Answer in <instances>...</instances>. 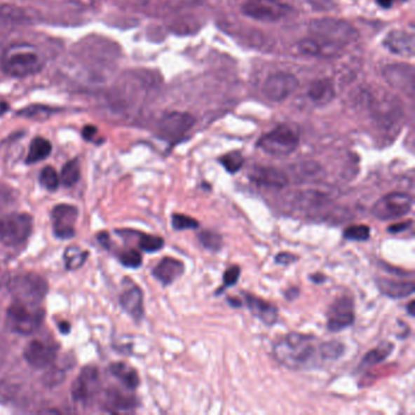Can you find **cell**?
<instances>
[{"instance_id": "obj_10", "label": "cell", "mask_w": 415, "mask_h": 415, "mask_svg": "<svg viewBox=\"0 0 415 415\" xmlns=\"http://www.w3.org/2000/svg\"><path fill=\"white\" fill-rule=\"evenodd\" d=\"M289 13V8L278 0H249L243 6V14L251 19L275 22Z\"/></svg>"}, {"instance_id": "obj_49", "label": "cell", "mask_w": 415, "mask_h": 415, "mask_svg": "<svg viewBox=\"0 0 415 415\" xmlns=\"http://www.w3.org/2000/svg\"><path fill=\"white\" fill-rule=\"evenodd\" d=\"M228 304L231 306V307H234V308H239L243 306V302H241L240 299H236V297H228Z\"/></svg>"}, {"instance_id": "obj_1", "label": "cell", "mask_w": 415, "mask_h": 415, "mask_svg": "<svg viewBox=\"0 0 415 415\" xmlns=\"http://www.w3.org/2000/svg\"><path fill=\"white\" fill-rule=\"evenodd\" d=\"M320 345L322 341L314 335L289 332L274 343L273 355L287 369H315L324 363Z\"/></svg>"}, {"instance_id": "obj_26", "label": "cell", "mask_w": 415, "mask_h": 415, "mask_svg": "<svg viewBox=\"0 0 415 415\" xmlns=\"http://www.w3.org/2000/svg\"><path fill=\"white\" fill-rule=\"evenodd\" d=\"M110 372L115 375L116 378L120 379L121 381L125 383V388L130 390H135L138 388L140 383L138 373L130 365H125L123 362H117L110 365Z\"/></svg>"}, {"instance_id": "obj_17", "label": "cell", "mask_w": 415, "mask_h": 415, "mask_svg": "<svg viewBox=\"0 0 415 415\" xmlns=\"http://www.w3.org/2000/svg\"><path fill=\"white\" fill-rule=\"evenodd\" d=\"M249 178L254 184L267 189L280 190L289 185V177L277 167H252L249 172Z\"/></svg>"}, {"instance_id": "obj_27", "label": "cell", "mask_w": 415, "mask_h": 415, "mask_svg": "<svg viewBox=\"0 0 415 415\" xmlns=\"http://www.w3.org/2000/svg\"><path fill=\"white\" fill-rule=\"evenodd\" d=\"M51 154V144L48 142L46 139L37 137L32 140V143L29 145V150H28L27 158H26V163L28 165H33L37 162L46 160V157Z\"/></svg>"}, {"instance_id": "obj_8", "label": "cell", "mask_w": 415, "mask_h": 415, "mask_svg": "<svg viewBox=\"0 0 415 415\" xmlns=\"http://www.w3.org/2000/svg\"><path fill=\"white\" fill-rule=\"evenodd\" d=\"M32 217L27 213H11L0 219V241L6 246H18L32 234Z\"/></svg>"}, {"instance_id": "obj_22", "label": "cell", "mask_w": 415, "mask_h": 415, "mask_svg": "<svg viewBox=\"0 0 415 415\" xmlns=\"http://www.w3.org/2000/svg\"><path fill=\"white\" fill-rule=\"evenodd\" d=\"M120 304L122 308L125 309L127 313L134 320H140L144 317V296L143 291L140 290L138 286H130L127 287L120 296Z\"/></svg>"}, {"instance_id": "obj_23", "label": "cell", "mask_w": 415, "mask_h": 415, "mask_svg": "<svg viewBox=\"0 0 415 415\" xmlns=\"http://www.w3.org/2000/svg\"><path fill=\"white\" fill-rule=\"evenodd\" d=\"M299 49L302 54L308 56H330L336 55L337 50H340V46H334L328 42H324L318 38H305L299 43Z\"/></svg>"}, {"instance_id": "obj_31", "label": "cell", "mask_w": 415, "mask_h": 415, "mask_svg": "<svg viewBox=\"0 0 415 415\" xmlns=\"http://www.w3.org/2000/svg\"><path fill=\"white\" fill-rule=\"evenodd\" d=\"M81 178V168L77 160H71L61 170L60 180L65 186H74Z\"/></svg>"}, {"instance_id": "obj_33", "label": "cell", "mask_w": 415, "mask_h": 415, "mask_svg": "<svg viewBox=\"0 0 415 415\" xmlns=\"http://www.w3.org/2000/svg\"><path fill=\"white\" fill-rule=\"evenodd\" d=\"M219 163H221L222 166L224 167V170L228 173L236 175L244 166L245 158L240 151H231V153L223 155L219 158Z\"/></svg>"}, {"instance_id": "obj_43", "label": "cell", "mask_w": 415, "mask_h": 415, "mask_svg": "<svg viewBox=\"0 0 415 415\" xmlns=\"http://www.w3.org/2000/svg\"><path fill=\"white\" fill-rule=\"evenodd\" d=\"M411 226H413L411 221L400 222V223H395L393 226H388V231L391 234H400L402 231H408L409 228H411Z\"/></svg>"}, {"instance_id": "obj_6", "label": "cell", "mask_w": 415, "mask_h": 415, "mask_svg": "<svg viewBox=\"0 0 415 415\" xmlns=\"http://www.w3.org/2000/svg\"><path fill=\"white\" fill-rule=\"evenodd\" d=\"M10 292L15 301L38 306L48 294V283L36 273H25L10 282Z\"/></svg>"}, {"instance_id": "obj_7", "label": "cell", "mask_w": 415, "mask_h": 415, "mask_svg": "<svg viewBox=\"0 0 415 415\" xmlns=\"http://www.w3.org/2000/svg\"><path fill=\"white\" fill-rule=\"evenodd\" d=\"M414 198L408 193H390L379 198L372 208V216L379 221H391L411 212Z\"/></svg>"}, {"instance_id": "obj_34", "label": "cell", "mask_w": 415, "mask_h": 415, "mask_svg": "<svg viewBox=\"0 0 415 415\" xmlns=\"http://www.w3.org/2000/svg\"><path fill=\"white\" fill-rule=\"evenodd\" d=\"M198 239L200 244L203 245L205 249L212 252H218L223 247V238L213 231H203L198 234Z\"/></svg>"}, {"instance_id": "obj_51", "label": "cell", "mask_w": 415, "mask_h": 415, "mask_svg": "<svg viewBox=\"0 0 415 415\" xmlns=\"http://www.w3.org/2000/svg\"><path fill=\"white\" fill-rule=\"evenodd\" d=\"M59 330H60L62 334H69V330H71V328H69V324L67 323V322H61V323L59 324Z\"/></svg>"}, {"instance_id": "obj_15", "label": "cell", "mask_w": 415, "mask_h": 415, "mask_svg": "<svg viewBox=\"0 0 415 415\" xmlns=\"http://www.w3.org/2000/svg\"><path fill=\"white\" fill-rule=\"evenodd\" d=\"M383 76L391 87L414 97V67L407 64H393L383 69Z\"/></svg>"}, {"instance_id": "obj_35", "label": "cell", "mask_w": 415, "mask_h": 415, "mask_svg": "<svg viewBox=\"0 0 415 415\" xmlns=\"http://www.w3.org/2000/svg\"><path fill=\"white\" fill-rule=\"evenodd\" d=\"M109 403L117 411H128L137 407V401L133 397L125 396L123 393L112 391L109 393Z\"/></svg>"}, {"instance_id": "obj_28", "label": "cell", "mask_w": 415, "mask_h": 415, "mask_svg": "<svg viewBox=\"0 0 415 415\" xmlns=\"http://www.w3.org/2000/svg\"><path fill=\"white\" fill-rule=\"evenodd\" d=\"M88 256H89L88 251H84L79 246H69L66 249L65 254H64L66 268L69 271L79 269L86 263Z\"/></svg>"}, {"instance_id": "obj_29", "label": "cell", "mask_w": 415, "mask_h": 415, "mask_svg": "<svg viewBox=\"0 0 415 415\" xmlns=\"http://www.w3.org/2000/svg\"><path fill=\"white\" fill-rule=\"evenodd\" d=\"M294 173L297 179L312 180L317 178L319 179L320 175H323V168L317 162L306 161L297 165Z\"/></svg>"}, {"instance_id": "obj_4", "label": "cell", "mask_w": 415, "mask_h": 415, "mask_svg": "<svg viewBox=\"0 0 415 415\" xmlns=\"http://www.w3.org/2000/svg\"><path fill=\"white\" fill-rule=\"evenodd\" d=\"M44 317V309L15 301L6 312V325L11 332L16 334L31 335L41 328Z\"/></svg>"}, {"instance_id": "obj_9", "label": "cell", "mask_w": 415, "mask_h": 415, "mask_svg": "<svg viewBox=\"0 0 415 415\" xmlns=\"http://www.w3.org/2000/svg\"><path fill=\"white\" fill-rule=\"evenodd\" d=\"M355 320V301L350 296L336 297L328 309L327 329L330 332H343Z\"/></svg>"}, {"instance_id": "obj_52", "label": "cell", "mask_w": 415, "mask_h": 415, "mask_svg": "<svg viewBox=\"0 0 415 415\" xmlns=\"http://www.w3.org/2000/svg\"><path fill=\"white\" fill-rule=\"evenodd\" d=\"M9 111V105L4 102H0V116L5 115Z\"/></svg>"}, {"instance_id": "obj_36", "label": "cell", "mask_w": 415, "mask_h": 415, "mask_svg": "<svg viewBox=\"0 0 415 415\" xmlns=\"http://www.w3.org/2000/svg\"><path fill=\"white\" fill-rule=\"evenodd\" d=\"M39 183L48 191H55L60 185V178L55 168L51 166L44 167L39 175Z\"/></svg>"}, {"instance_id": "obj_44", "label": "cell", "mask_w": 415, "mask_h": 415, "mask_svg": "<svg viewBox=\"0 0 415 415\" xmlns=\"http://www.w3.org/2000/svg\"><path fill=\"white\" fill-rule=\"evenodd\" d=\"M307 4L311 5L312 8L317 10L330 9L332 6V0H306Z\"/></svg>"}, {"instance_id": "obj_11", "label": "cell", "mask_w": 415, "mask_h": 415, "mask_svg": "<svg viewBox=\"0 0 415 415\" xmlns=\"http://www.w3.org/2000/svg\"><path fill=\"white\" fill-rule=\"evenodd\" d=\"M299 87V79L287 72H277L268 77L263 86L264 95L272 102H284Z\"/></svg>"}, {"instance_id": "obj_37", "label": "cell", "mask_w": 415, "mask_h": 415, "mask_svg": "<svg viewBox=\"0 0 415 415\" xmlns=\"http://www.w3.org/2000/svg\"><path fill=\"white\" fill-rule=\"evenodd\" d=\"M343 238L348 241L369 240L370 228L365 224H353L343 231Z\"/></svg>"}, {"instance_id": "obj_50", "label": "cell", "mask_w": 415, "mask_h": 415, "mask_svg": "<svg viewBox=\"0 0 415 415\" xmlns=\"http://www.w3.org/2000/svg\"><path fill=\"white\" fill-rule=\"evenodd\" d=\"M376 3L383 9H390L393 6V0H376Z\"/></svg>"}, {"instance_id": "obj_53", "label": "cell", "mask_w": 415, "mask_h": 415, "mask_svg": "<svg viewBox=\"0 0 415 415\" xmlns=\"http://www.w3.org/2000/svg\"><path fill=\"white\" fill-rule=\"evenodd\" d=\"M413 306H414V301H411V302H409V305H408V307H407V309H408V313H409V315H411V317H414L415 315L414 309H413Z\"/></svg>"}, {"instance_id": "obj_19", "label": "cell", "mask_w": 415, "mask_h": 415, "mask_svg": "<svg viewBox=\"0 0 415 415\" xmlns=\"http://www.w3.org/2000/svg\"><path fill=\"white\" fill-rule=\"evenodd\" d=\"M184 274V263L173 257H165L153 269V275L162 285L168 286Z\"/></svg>"}, {"instance_id": "obj_46", "label": "cell", "mask_w": 415, "mask_h": 415, "mask_svg": "<svg viewBox=\"0 0 415 415\" xmlns=\"http://www.w3.org/2000/svg\"><path fill=\"white\" fill-rule=\"evenodd\" d=\"M309 279L312 280V282L315 283V284H323V283L327 282V277L322 274V273H314V274H311L309 275Z\"/></svg>"}, {"instance_id": "obj_3", "label": "cell", "mask_w": 415, "mask_h": 415, "mask_svg": "<svg viewBox=\"0 0 415 415\" xmlns=\"http://www.w3.org/2000/svg\"><path fill=\"white\" fill-rule=\"evenodd\" d=\"M309 32L314 37L340 48L355 42L360 37L358 31L350 22L332 18L313 20L309 23Z\"/></svg>"}, {"instance_id": "obj_18", "label": "cell", "mask_w": 415, "mask_h": 415, "mask_svg": "<svg viewBox=\"0 0 415 415\" xmlns=\"http://www.w3.org/2000/svg\"><path fill=\"white\" fill-rule=\"evenodd\" d=\"M241 294L244 296L245 304L247 306V308L256 318H259L267 327H272L277 323L279 312L272 302H268L261 297H257L249 292H245V291H243Z\"/></svg>"}, {"instance_id": "obj_30", "label": "cell", "mask_w": 415, "mask_h": 415, "mask_svg": "<svg viewBox=\"0 0 415 415\" xmlns=\"http://www.w3.org/2000/svg\"><path fill=\"white\" fill-rule=\"evenodd\" d=\"M137 236H138L139 249L144 252L153 254L160 251L165 246V240L160 236L145 234V233H137Z\"/></svg>"}, {"instance_id": "obj_13", "label": "cell", "mask_w": 415, "mask_h": 415, "mask_svg": "<svg viewBox=\"0 0 415 415\" xmlns=\"http://www.w3.org/2000/svg\"><path fill=\"white\" fill-rule=\"evenodd\" d=\"M23 357L28 365L36 369L48 368L55 362L57 357V346L50 342L32 340L28 342L27 346L23 351Z\"/></svg>"}, {"instance_id": "obj_21", "label": "cell", "mask_w": 415, "mask_h": 415, "mask_svg": "<svg viewBox=\"0 0 415 415\" xmlns=\"http://www.w3.org/2000/svg\"><path fill=\"white\" fill-rule=\"evenodd\" d=\"M376 286L383 295L390 299H406L414 294L415 285L413 280H398V279H388V278H378Z\"/></svg>"}, {"instance_id": "obj_5", "label": "cell", "mask_w": 415, "mask_h": 415, "mask_svg": "<svg viewBox=\"0 0 415 415\" xmlns=\"http://www.w3.org/2000/svg\"><path fill=\"white\" fill-rule=\"evenodd\" d=\"M299 144L300 137L297 130L289 125H282L264 134L259 139L257 147L271 156L285 157L294 153Z\"/></svg>"}, {"instance_id": "obj_39", "label": "cell", "mask_w": 415, "mask_h": 415, "mask_svg": "<svg viewBox=\"0 0 415 415\" xmlns=\"http://www.w3.org/2000/svg\"><path fill=\"white\" fill-rule=\"evenodd\" d=\"M55 112H57V110L51 109V107H43V105H31V107H25L23 110L19 111L18 115L36 120V118H46Z\"/></svg>"}, {"instance_id": "obj_16", "label": "cell", "mask_w": 415, "mask_h": 415, "mask_svg": "<svg viewBox=\"0 0 415 415\" xmlns=\"http://www.w3.org/2000/svg\"><path fill=\"white\" fill-rule=\"evenodd\" d=\"M100 386L99 372L94 367H84L71 388V396L76 402H86L97 393Z\"/></svg>"}, {"instance_id": "obj_45", "label": "cell", "mask_w": 415, "mask_h": 415, "mask_svg": "<svg viewBox=\"0 0 415 415\" xmlns=\"http://www.w3.org/2000/svg\"><path fill=\"white\" fill-rule=\"evenodd\" d=\"M97 133V130L94 125H87V127H84L82 135H83V138L86 139V140H92V139L94 138V135Z\"/></svg>"}, {"instance_id": "obj_2", "label": "cell", "mask_w": 415, "mask_h": 415, "mask_svg": "<svg viewBox=\"0 0 415 415\" xmlns=\"http://www.w3.org/2000/svg\"><path fill=\"white\" fill-rule=\"evenodd\" d=\"M3 69L13 77H27L43 69V60L33 46L18 44L10 46L3 56Z\"/></svg>"}, {"instance_id": "obj_40", "label": "cell", "mask_w": 415, "mask_h": 415, "mask_svg": "<svg viewBox=\"0 0 415 415\" xmlns=\"http://www.w3.org/2000/svg\"><path fill=\"white\" fill-rule=\"evenodd\" d=\"M241 268L239 266H231L229 268H226V272L223 274V286L219 287V290L217 291L218 294H221L224 291L226 287H231V286L236 285V283L239 282V278H240Z\"/></svg>"}, {"instance_id": "obj_38", "label": "cell", "mask_w": 415, "mask_h": 415, "mask_svg": "<svg viewBox=\"0 0 415 415\" xmlns=\"http://www.w3.org/2000/svg\"><path fill=\"white\" fill-rule=\"evenodd\" d=\"M172 226L175 231H188V229H198L200 226L195 218L186 216V215H182V213H173L172 215Z\"/></svg>"}, {"instance_id": "obj_14", "label": "cell", "mask_w": 415, "mask_h": 415, "mask_svg": "<svg viewBox=\"0 0 415 415\" xmlns=\"http://www.w3.org/2000/svg\"><path fill=\"white\" fill-rule=\"evenodd\" d=\"M194 125V116L186 112H172L165 116L161 121L160 134L162 138L175 142L183 138Z\"/></svg>"}, {"instance_id": "obj_41", "label": "cell", "mask_w": 415, "mask_h": 415, "mask_svg": "<svg viewBox=\"0 0 415 415\" xmlns=\"http://www.w3.org/2000/svg\"><path fill=\"white\" fill-rule=\"evenodd\" d=\"M120 262L125 267L137 269V268L142 266L143 257H142V254L137 250H128V251H125V252L120 254Z\"/></svg>"}, {"instance_id": "obj_24", "label": "cell", "mask_w": 415, "mask_h": 415, "mask_svg": "<svg viewBox=\"0 0 415 415\" xmlns=\"http://www.w3.org/2000/svg\"><path fill=\"white\" fill-rule=\"evenodd\" d=\"M335 97V88L329 79L313 81L308 88V97L318 105H327Z\"/></svg>"}, {"instance_id": "obj_12", "label": "cell", "mask_w": 415, "mask_h": 415, "mask_svg": "<svg viewBox=\"0 0 415 415\" xmlns=\"http://www.w3.org/2000/svg\"><path fill=\"white\" fill-rule=\"evenodd\" d=\"M79 218V210L72 205L61 203L51 211L53 231L59 239H71L76 234L74 226Z\"/></svg>"}, {"instance_id": "obj_25", "label": "cell", "mask_w": 415, "mask_h": 415, "mask_svg": "<svg viewBox=\"0 0 415 415\" xmlns=\"http://www.w3.org/2000/svg\"><path fill=\"white\" fill-rule=\"evenodd\" d=\"M393 350H395V346L391 342H381L378 347L369 351L363 357V360L360 362V369H367V368H372L374 365L383 363V360H388V355L393 353Z\"/></svg>"}, {"instance_id": "obj_20", "label": "cell", "mask_w": 415, "mask_h": 415, "mask_svg": "<svg viewBox=\"0 0 415 415\" xmlns=\"http://www.w3.org/2000/svg\"><path fill=\"white\" fill-rule=\"evenodd\" d=\"M383 46L396 55L403 57H411L414 55V36L406 31H393L388 33L383 39Z\"/></svg>"}, {"instance_id": "obj_48", "label": "cell", "mask_w": 415, "mask_h": 415, "mask_svg": "<svg viewBox=\"0 0 415 415\" xmlns=\"http://www.w3.org/2000/svg\"><path fill=\"white\" fill-rule=\"evenodd\" d=\"M97 241H99L104 247H107V249L110 247V238H109L107 233H100V234L97 236Z\"/></svg>"}, {"instance_id": "obj_42", "label": "cell", "mask_w": 415, "mask_h": 415, "mask_svg": "<svg viewBox=\"0 0 415 415\" xmlns=\"http://www.w3.org/2000/svg\"><path fill=\"white\" fill-rule=\"evenodd\" d=\"M297 256L295 254H289V252H280L275 256V263L278 264H282V266H289L292 264L297 261Z\"/></svg>"}, {"instance_id": "obj_32", "label": "cell", "mask_w": 415, "mask_h": 415, "mask_svg": "<svg viewBox=\"0 0 415 415\" xmlns=\"http://www.w3.org/2000/svg\"><path fill=\"white\" fill-rule=\"evenodd\" d=\"M346 351V347L342 342L332 340V341L322 342L320 345V352L323 357L324 362H332L337 360L343 355Z\"/></svg>"}, {"instance_id": "obj_47", "label": "cell", "mask_w": 415, "mask_h": 415, "mask_svg": "<svg viewBox=\"0 0 415 415\" xmlns=\"http://www.w3.org/2000/svg\"><path fill=\"white\" fill-rule=\"evenodd\" d=\"M300 295V290L297 287H291L285 292L286 300H295Z\"/></svg>"}]
</instances>
